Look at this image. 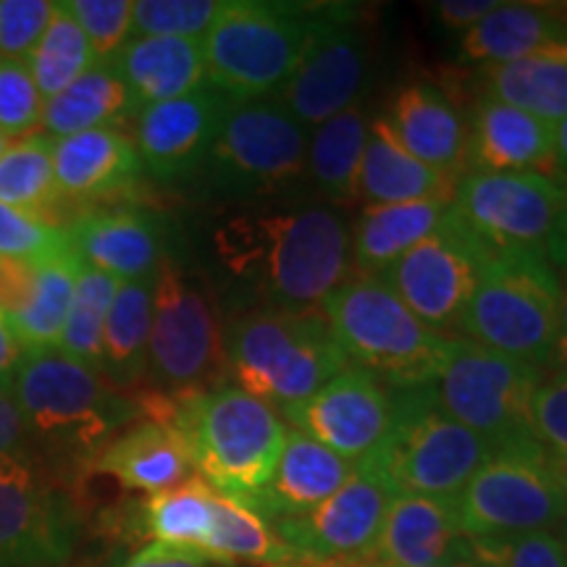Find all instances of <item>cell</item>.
I'll list each match as a JSON object with an SVG mask.
<instances>
[{"label":"cell","mask_w":567,"mask_h":567,"mask_svg":"<svg viewBox=\"0 0 567 567\" xmlns=\"http://www.w3.org/2000/svg\"><path fill=\"white\" fill-rule=\"evenodd\" d=\"M218 250L255 308L321 310L350 276V224L329 205L258 213L224 226Z\"/></svg>","instance_id":"obj_1"},{"label":"cell","mask_w":567,"mask_h":567,"mask_svg":"<svg viewBox=\"0 0 567 567\" xmlns=\"http://www.w3.org/2000/svg\"><path fill=\"white\" fill-rule=\"evenodd\" d=\"M147 415L176 425L200 478L243 505L268 484L289 434L271 405L234 384L179 396L153 394Z\"/></svg>","instance_id":"obj_2"},{"label":"cell","mask_w":567,"mask_h":567,"mask_svg":"<svg viewBox=\"0 0 567 567\" xmlns=\"http://www.w3.org/2000/svg\"><path fill=\"white\" fill-rule=\"evenodd\" d=\"M224 358L234 386L281 413L350 368L323 310H245L226 326Z\"/></svg>","instance_id":"obj_3"},{"label":"cell","mask_w":567,"mask_h":567,"mask_svg":"<svg viewBox=\"0 0 567 567\" xmlns=\"http://www.w3.org/2000/svg\"><path fill=\"white\" fill-rule=\"evenodd\" d=\"M323 6L229 0L203 38L205 84L231 103L279 95L313 40Z\"/></svg>","instance_id":"obj_4"},{"label":"cell","mask_w":567,"mask_h":567,"mask_svg":"<svg viewBox=\"0 0 567 567\" xmlns=\"http://www.w3.org/2000/svg\"><path fill=\"white\" fill-rule=\"evenodd\" d=\"M321 310L350 365L389 386L436 384L452 337L431 331L379 276L350 274Z\"/></svg>","instance_id":"obj_5"},{"label":"cell","mask_w":567,"mask_h":567,"mask_svg":"<svg viewBox=\"0 0 567 567\" xmlns=\"http://www.w3.org/2000/svg\"><path fill=\"white\" fill-rule=\"evenodd\" d=\"M13 394L30 436L84 455H97L116 431L145 415L140 400L59 347L24 352L13 375Z\"/></svg>","instance_id":"obj_6"},{"label":"cell","mask_w":567,"mask_h":567,"mask_svg":"<svg viewBox=\"0 0 567 567\" xmlns=\"http://www.w3.org/2000/svg\"><path fill=\"white\" fill-rule=\"evenodd\" d=\"M557 326V268L544 252L513 250L486 260L457 334L544 371L555 358Z\"/></svg>","instance_id":"obj_7"},{"label":"cell","mask_w":567,"mask_h":567,"mask_svg":"<svg viewBox=\"0 0 567 567\" xmlns=\"http://www.w3.org/2000/svg\"><path fill=\"white\" fill-rule=\"evenodd\" d=\"M389 389L394 429L373 460L396 494L455 499L499 444L446 415L436 384Z\"/></svg>","instance_id":"obj_8"},{"label":"cell","mask_w":567,"mask_h":567,"mask_svg":"<svg viewBox=\"0 0 567 567\" xmlns=\"http://www.w3.org/2000/svg\"><path fill=\"white\" fill-rule=\"evenodd\" d=\"M465 538H513L567 528V488L534 439L499 446L455 496Z\"/></svg>","instance_id":"obj_9"},{"label":"cell","mask_w":567,"mask_h":567,"mask_svg":"<svg viewBox=\"0 0 567 567\" xmlns=\"http://www.w3.org/2000/svg\"><path fill=\"white\" fill-rule=\"evenodd\" d=\"M310 130L268 101L234 103L200 172L226 197L276 195L305 179Z\"/></svg>","instance_id":"obj_10"},{"label":"cell","mask_w":567,"mask_h":567,"mask_svg":"<svg viewBox=\"0 0 567 567\" xmlns=\"http://www.w3.org/2000/svg\"><path fill=\"white\" fill-rule=\"evenodd\" d=\"M226 373L224 331L210 297L163 255L153 281V329L147 344V375L158 394L205 392Z\"/></svg>","instance_id":"obj_11"},{"label":"cell","mask_w":567,"mask_h":567,"mask_svg":"<svg viewBox=\"0 0 567 567\" xmlns=\"http://www.w3.org/2000/svg\"><path fill=\"white\" fill-rule=\"evenodd\" d=\"M542 368L486 350L471 339L452 337L450 354L436 379L444 413L499 446L528 442L530 413Z\"/></svg>","instance_id":"obj_12"},{"label":"cell","mask_w":567,"mask_h":567,"mask_svg":"<svg viewBox=\"0 0 567 567\" xmlns=\"http://www.w3.org/2000/svg\"><path fill=\"white\" fill-rule=\"evenodd\" d=\"M565 184L542 172H465L450 216L488 255L534 250L547 255Z\"/></svg>","instance_id":"obj_13"},{"label":"cell","mask_w":567,"mask_h":567,"mask_svg":"<svg viewBox=\"0 0 567 567\" xmlns=\"http://www.w3.org/2000/svg\"><path fill=\"white\" fill-rule=\"evenodd\" d=\"M488 258L492 255L476 239L467 237L446 208L442 226L394 260L384 274H379V279L431 331L442 337L446 331L457 334V326Z\"/></svg>","instance_id":"obj_14"},{"label":"cell","mask_w":567,"mask_h":567,"mask_svg":"<svg viewBox=\"0 0 567 567\" xmlns=\"http://www.w3.org/2000/svg\"><path fill=\"white\" fill-rule=\"evenodd\" d=\"M371 66V45L360 13L350 6H323L300 66L279 90L276 103L302 126H321L360 103Z\"/></svg>","instance_id":"obj_15"},{"label":"cell","mask_w":567,"mask_h":567,"mask_svg":"<svg viewBox=\"0 0 567 567\" xmlns=\"http://www.w3.org/2000/svg\"><path fill=\"white\" fill-rule=\"evenodd\" d=\"M396 492L375 460L354 465L329 499L297 517L274 520L284 544L305 563H368Z\"/></svg>","instance_id":"obj_16"},{"label":"cell","mask_w":567,"mask_h":567,"mask_svg":"<svg viewBox=\"0 0 567 567\" xmlns=\"http://www.w3.org/2000/svg\"><path fill=\"white\" fill-rule=\"evenodd\" d=\"M76 534L69 496L27 457H0V567H63Z\"/></svg>","instance_id":"obj_17"},{"label":"cell","mask_w":567,"mask_h":567,"mask_svg":"<svg viewBox=\"0 0 567 567\" xmlns=\"http://www.w3.org/2000/svg\"><path fill=\"white\" fill-rule=\"evenodd\" d=\"M284 423L329 446L350 463L379 455L394 429L392 389L350 365L300 405L284 410Z\"/></svg>","instance_id":"obj_18"},{"label":"cell","mask_w":567,"mask_h":567,"mask_svg":"<svg viewBox=\"0 0 567 567\" xmlns=\"http://www.w3.org/2000/svg\"><path fill=\"white\" fill-rule=\"evenodd\" d=\"M231 105L216 87L203 84L174 101L142 109L134 137L142 168L158 182H176L200 172Z\"/></svg>","instance_id":"obj_19"},{"label":"cell","mask_w":567,"mask_h":567,"mask_svg":"<svg viewBox=\"0 0 567 567\" xmlns=\"http://www.w3.org/2000/svg\"><path fill=\"white\" fill-rule=\"evenodd\" d=\"M471 542L457 523L455 499L396 494L365 565L431 567L467 555Z\"/></svg>","instance_id":"obj_20"},{"label":"cell","mask_w":567,"mask_h":567,"mask_svg":"<svg viewBox=\"0 0 567 567\" xmlns=\"http://www.w3.org/2000/svg\"><path fill=\"white\" fill-rule=\"evenodd\" d=\"M69 247L84 266L118 281L153 279L163 260V229L145 210H92L66 229Z\"/></svg>","instance_id":"obj_21"},{"label":"cell","mask_w":567,"mask_h":567,"mask_svg":"<svg viewBox=\"0 0 567 567\" xmlns=\"http://www.w3.org/2000/svg\"><path fill=\"white\" fill-rule=\"evenodd\" d=\"M384 122L394 140L425 166L452 179L467 172L471 126L444 90L429 82L408 84L396 92Z\"/></svg>","instance_id":"obj_22"},{"label":"cell","mask_w":567,"mask_h":567,"mask_svg":"<svg viewBox=\"0 0 567 567\" xmlns=\"http://www.w3.org/2000/svg\"><path fill=\"white\" fill-rule=\"evenodd\" d=\"M92 467L118 481L130 492L147 496L184 484L193 478L195 471L193 455L179 429L153 417L132 423L122 434L113 436L92 460Z\"/></svg>","instance_id":"obj_23"},{"label":"cell","mask_w":567,"mask_h":567,"mask_svg":"<svg viewBox=\"0 0 567 567\" xmlns=\"http://www.w3.org/2000/svg\"><path fill=\"white\" fill-rule=\"evenodd\" d=\"M467 137V172H542L551 168L555 126L478 95Z\"/></svg>","instance_id":"obj_24"},{"label":"cell","mask_w":567,"mask_h":567,"mask_svg":"<svg viewBox=\"0 0 567 567\" xmlns=\"http://www.w3.org/2000/svg\"><path fill=\"white\" fill-rule=\"evenodd\" d=\"M352 471L354 463L350 460L339 457L302 431L289 429L271 478L247 507L264 515L268 523L305 515L329 499Z\"/></svg>","instance_id":"obj_25"},{"label":"cell","mask_w":567,"mask_h":567,"mask_svg":"<svg viewBox=\"0 0 567 567\" xmlns=\"http://www.w3.org/2000/svg\"><path fill=\"white\" fill-rule=\"evenodd\" d=\"M530 55L567 59L565 11L542 3H499L486 19L463 32L457 45V59L478 66H496Z\"/></svg>","instance_id":"obj_26"},{"label":"cell","mask_w":567,"mask_h":567,"mask_svg":"<svg viewBox=\"0 0 567 567\" xmlns=\"http://www.w3.org/2000/svg\"><path fill=\"white\" fill-rule=\"evenodd\" d=\"M137 109L174 101L205 84L203 40L132 38L111 61Z\"/></svg>","instance_id":"obj_27"},{"label":"cell","mask_w":567,"mask_h":567,"mask_svg":"<svg viewBox=\"0 0 567 567\" xmlns=\"http://www.w3.org/2000/svg\"><path fill=\"white\" fill-rule=\"evenodd\" d=\"M450 203L365 205L350 229V271L358 276L384 274L394 260H400L442 226Z\"/></svg>","instance_id":"obj_28"},{"label":"cell","mask_w":567,"mask_h":567,"mask_svg":"<svg viewBox=\"0 0 567 567\" xmlns=\"http://www.w3.org/2000/svg\"><path fill=\"white\" fill-rule=\"evenodd\" d=\"M53 172L59 193L101 197L137 182L142 163L122 132L92 130L53 140Z\"/></svg>","instance_id":"obj_29"},{"label":"cell","mask_w":567,"mask_h":567,"mask_svg":"<svg viewBox=\"0 0 567 567\" xmlns=\"http://www.w3.org/2000/svg\"><path fill=\"white\" fill-rule=\"evenodd\" d=\"M457 179L413 158L384 118H373L360 163L358 197L368 205H396L417 200H452Z\"/></svg>","instance_id":"obj_30"},{"label":"cell","mask_w":567,"mask_h":567,"mask_svg":"<svg viewBox=\"0 0 567 567\" xmlns=\"http://www.w3.org/2000/svg\"><path fill=\"white\" fill-rule=\"evenodd\" d=\"M137 113V103L111 63H95L87 74L42 105V126L45 137L59 140L80 132L113 130Z\"/></svg>","instance_id":"obj_31"},{"label":"cell","mask_w":567,"mask_h":567,"mask_svg":"<svg viewBox=\"0 0 567 567\" xmlns=\"http://www.w3.org/2000/svg\"><path fill=\"white\" fill-rule=\"evenodd\" d=\"M476 82L481 87L478 95L513 105L551 126L567 116L565 55H530L496 66H481Z\"/></svg>","instance_id":"obj_32"},{"label":"cell","mask_w":567,"mask_h":567,"mask_svg":"<svg viewBox=\"0 0 567 567\" xmlns=\"http://www.w3.org/2000/svg\"><path fill=\"white\" fill-rule=\"evenodd\" d=\"M153 279L122 281L103 331L101 373L116 389L137 386L147 375L153 329Z\"/></svg>","instance_id":"obj_33"},{"label":"cell","mask_w":567,"mask_h":567,"mask_svg":"<svg viewBox=\"0 0 567 567\" xmlns=\"http://www.w3.org/2000/svg\"><path fill=\"white\" fill-rule=\"evenodd\" d=\"M371 134V122L363 103L337 113L334 118L316 126L308 142V172L305 179L337 203L358 200L360 163Z\"/></svg>","instance_id":"obj_34"},{"label":"cell","mask_w":567,"mask_h":567,"mask_svg":"<svg viewBox=\"0 0 567 567\" xmlns=\"http://www.w3.org/2000/svg\"><path fill=\"white\" fill-rule=\"evenodd\" d=\"M80 268L82 260L76 258L71 247L53 255V258L42 260L34 268V287L30 300H27L19 313L6 318L13 337L24 347V352L59 347L71 310V300H74Z\"/></svg>","instance_id":"obj_35"},{"label":"cell","mask_w":567,"mask_h":567,"mask_svg":"<svg viewBox=\"0 0 567 567\" xmlns=\"http://www.w3.org/2000/svg\"><path fill=\"white\" fill-rule=\"evenodd\" d=\"M216 515V488L200 476L187 478L168 492L147 496L140 505V530L153 544H168L205 557Z\"/></svg>","instance_id":"obj_36"},{"label":"cell","mask_w":567,"mask_h":567,"mask_svg":"<svg viewBox=\"0 0 567 567\" xmlns=\"http://www.w3.org/2000/svg\"><path fill=\"white\" fill-rule=\"evenodd\" d=\"M205 559L213 565H266L284 567L297 563V555L281 542L271 523L243 502L216 492V515Z\"/></svg>","instance_id":"obj_37"},{"label":"cell","mask_w":567,"mask_h":567,"mask_svg":"<svg viewBox=\"0 0 567 567\" xmlns=\"http://www.w3.org/2000/svg\"><path fill=\"white\" fill-rule=\"evenodd\" d=\"M24 61L32 71L34 87H38L42 103L53 101L69 84H74L95 66V53H92L82 27L71 17L66 0L63 3L55 0L45 32L40 34V40L34 42Z\"/></svg>","instance_id":"obj_38"},{"label":"cell","mask_w":567,"mask_h":567,"mask_svg":"<svg viewBox=\"0 0 567 567\" xmlns=\"http://www.w3.org/2000/svg\"><path fill=\"white\" fill-rule=\"evenodd\" d=\"M118 284L122 281L113 279V276L95 271V268L82 264L80 276H76V289L74 300H71L66 326H63V334L59 339V350L66 352L69 358L90 365L97 373H101L103 360L105 321H109Z\"/></svg>","instance_id":"obj_39"},{"label":"cell","mask_w":567,"mask_h":567,"mask_svg":"<svg viewBox=\"0 0 567 567\" xmlns=\"http://www.w3.org/2000/svg\"><path fill=\"white\" fill-rule=\"evenodd\" d=\"M59 195L53 172V137L34 134L0 155V203L40 213Z\"/></svg>","instance_id":"obj_40"},{"label":"cell","mask_w":567,"mask_h":567,"mask_svg":"<svg viewBox=\"0 0 567 567\" xmlns=\"http://www.w3.org/2000/svg\"><path fill=\"white\" fill-rule=\"evenodd\" d=\"M229 0H134L132 38L203 40Z\"/></svg>","instance_id":"obj_41"},{"label":"cell","mask_w":567,"mask_h":567,"mask_svg":"<svg viewBox=\"0 0 567 567\" xmlns=\"http://www.w3.org/2000/svg\"><path fill=\"white\" fill-rule=\"evenodd\" d=\"M530 436L567 488V368L542 381L530 413Z\"/></svg>","instance_id":"obj_42"},{"label":"cell","mask_w":567,"mask_h":567,"mask_svg":"<svg viewBox=\"0 0 567 567\" xmlns=\"http://www.w3.org/2000/svg\"><path fill=\"white\" fill-rule=\"evenodd\" d=\"M97 63H111L134 34V0H66Z\"/></svg>","instance_id":"obj_43"},{"label":"cell","mask_w":567,"mask_h":567,"mask_svg":"<svg viewBox=\"0 0 567 567\" xmlns=\"http://www.w3.org/2000/svg\"><path fill=\"white\" fill-rule=\"evenodd\" d=\"M69 247L66 231L27 213L0 203V258L21 264H42Z\"/></svg>","instance_id":"obj_44"},{"label":"cell","mask_w":567,"mask_h":567,"mask_svg":"<svg viewBox=\"0 0 567 567\" xmlns=\"http://www.w3.org/2000/svg\"><path fill=\"white\" fill-rule=\"evenodd\" d=\"M471 551L481 567H567V538L555 530L471 542Z\"/></svg>","instance_id":"obj_45"},{"label":"cell","mask_w":567,"mask_h":567,"mask_svg":"<svg viewBox=\"0 0 567 567\" xmlns=\"http://www.w3.org/2000/svg\"><path fill=\"white\" fill-rule=\"evenodd\" d=\"M42 105L27 61L0 55V132L6 137L30 132L42 122Z\"/></svg>","instance_id":"obj_46"},{"label":"cell","mask_w":567,"mask_h":567,"mask_svg":"<svg viewBox=\"0 0 567 567\" xmlns=\"http://www.w3.org/2000/svg\"><path fill=\"white\" fill-rule=\"evenodd\" d=\"M51 13V0H0V55L27 59Z\"/></svg>","instance_id":"obj_47"},{"label":"cell","mask_w":567,"mask_h":567,"mask_svg":"<svg viewBox=\"0 0 567 567\" xmlns=\"http://www.w3.org/2000/svg\"><path fill=\"white\" fill-rule=\"evenodd\" d=\"M34 268L38 264L0 258V316H13L24 308L34 287Z\"/></svg>","instance_id":"obj_48"},{"label":"cell","mask_w":567,"mask_h":567,"mask_svg":"<svg viewBox=\"0 0 567 567\" xmlns=\"http://www.w3.org/2000/svg\"><path fill=\"white\" fill-rule=\"evenodd\" d=\"M27 439H30V429L13 394V384H0V457L21 455Z\"/></svg>","instance_id":"obj_49"},{"label":"cell","mask_w":567,"mask_h":567,"mask_svg":"<svg viewBox=\"0 0 567 567\" xmlns=\"http://www.w3.org/2000/svg\"><path fill=\"white\" fill-rule=\"evenodd\" d=\"M499 0H442L434 6L439 24L450 32H467L492 13Z\"/></svg>","instance_id":"obj_50"},{"label":"cell","mask_w":567,"mask_h":567,"mask_svg":"<svg viewBox=\"0 0 567 567\" xmlns=\"http://www.w3.org/2000/svg\"><path fill=\"white\" fill-rule=\"evenodd\" d=\"M118 567H218L210 559L189 549L168 547V544H147Z\"/></svg>","instance_id":"obj_51"},{"label":"cell","mask_w":567,"mask_h":567,"mask_svg":"<svg viewBox=\"0 0 567 567\" xmlns=\"http://www.w3.org/2000/svg\"><path fill=\"white\" fill-rule=\"evenodd\" d=\"M21 358H24V347L13 337L6 316H0V384H13Z\"/></svg>","instance_id":"obj_52"},{"label":"cell","mask_w":567,"mask_h":567,"mask_svg":"<svg viewBox=\"0 0 567 567\" xmlns=\"http://www.w3.org/2000/svg\"><path fill=\"white\" fill-rule=\"evenodd\" d=\"M563 184H565L563 205H559L555 229H551L549 243H547V260L557 268V271L567 268V182Z\"/></svg>","instance_id":"obj_53"},{"label":"cell","mask_w":567,"mask_h":567,"mask_svg":"<svg viewBox=\"0 0 567 567\" xmlns=\"http://www.w3.org/2000/svg\"><path fill=\"white\" fill-rule=\"evenodd\" d=\"M551 365L567 368V268L559 271V326H557V342Z\"/></svg>","instance_id":"obj_54"},{"label":"cell","mask_w":567,"mask_h":567,"mask_svg":"<svg viewBox=\"0 0 567 567\" xmlns=\"http://www.w3.org/2000/svg\"><path fill=\"white\" fill-rule=\"evenodd\" d=\"M551 168L567 182V116L555 124V151H551Z\"/></svg>","instance_id":"obj_55"},{"label":"cell","mask_w":567,"mask_h":567,"mask_svg":"<svg viewBox=\"0 0 567 567\" xmlns=\"http://www.w3.org/2000/svg\"><path fill=\"white\" fill-rule=\"evenodd\" d=\"M9 145H11V137H6V134L0 132V155L9 151Z\"/></svg>","instance_id":"obj_56"},{"label":"cell","mask_w":567,"mask_h":567,"mask_svg":"<svg viewBox=\"0 0 567 567\" xmlns=\"http://www.w3.org/2000/svg\"><path fill=\"white\" fill-rule=\"evenodd\" d=\"M284 567H297V565H284ZM305 567H323V565H305Z\"/></svg>","instance_id":"obj_57"},{"label":"cell","mask_w":567,"mask_h":567,"mask_svg":"<svg viewBox=\"0 0 567 567\" xmlns=\"http://www.w3.org/2000/svg\"><path fill=\"white\" fill-rule=\"evenodd\" d=\"M358 567H375V565H358Z\"/></svg>","instance_id":"obj_58"},{"label":"cell","mask_w":567,"mask_h":567,"mask_svg":"<svg viewBox=\"0 0 567 567\" xmlns=\"http://www.w3.org/2000/svg\"><path fill=\"white\" fill-rule=\"evenodd\" d=\"M565 538H567V536H565Z\"/></svg>","instance_id":"obj_59"}]
</instances>
